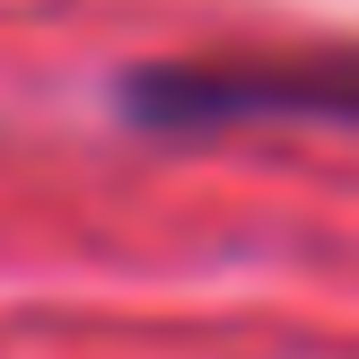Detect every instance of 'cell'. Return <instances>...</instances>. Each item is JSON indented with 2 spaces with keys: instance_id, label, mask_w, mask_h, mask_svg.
I'll use <instances>...</instances> for the list:
<instances>
[{
  "instance_id": "1",
  "label": "cell",
  "mask_w": 359,
  "mask_h": 359,
  "mask_svg": "<svg viewBox=\"0 0 359 359\" xmlns=\"http://www.w3.org/2000/svg\"><path fill=\"white\" fill-rule=\"evenodd\" d=\"M123 114L158 123V132H219V123H333V132H359V44L149 62L123 79Z\"/></svg>"
}]
</instances>
